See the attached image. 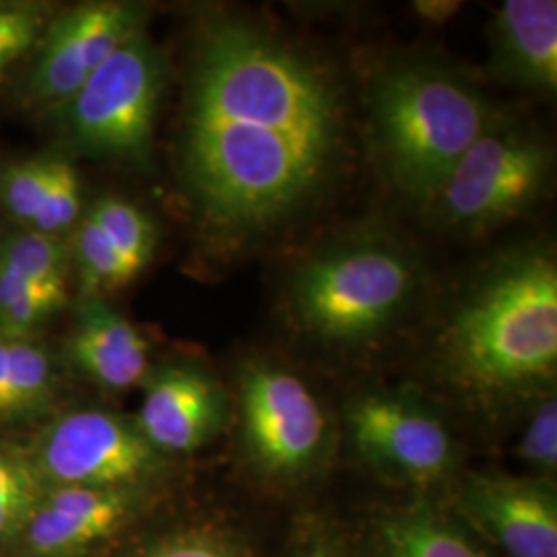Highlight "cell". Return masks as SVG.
I'll return each instance as SVG.
<instances>
[{"label":"cell","mask_w":557,"mask_h":557,"mask_svg":"<svg viewBox=\"0 0 557 557\" xmlns=\"http://www.w3.org/2000/svg\"><path fill=\"white\" fill-rule=\"evenodd\" d=\"M345 149L337 79L252 21L200 29L180 161L200 221L238 244L296 220L333 182Z\"/></svg>","instance_id":"6da1fadb"},{"label":"cell","mask_w":557,"mask_h":557,"mask_svg":"<svg viewBox=\"0 0 557 557\" xmlns=\"http://www.w3.org/2000/svg\"><path fill=\"white\" fill-rule=\"evenodd\" d=\"M438 354L448 374L479 397L547 384L557 368L556 257L522 248L490 264L444 319Z\"/></svg>","instance_id":"7a4b0ae2"},{"label":"cell","mask_w":557,"mask_h":557,"mask_svg":"<svg viewBox=\"0 0 557 557\" xmlns=\"http://www.w3.org/2000/svg\"><path fill=\"white\" fill-rule=\"evenodd\" d=\"M494 116L473 83L434 62H397L370 89V124L382 170L405 199L423 209H430Z\"/></svg>","instance_id":"3957f363"},{"label":"cell","mask_w":557,"mask_h":557,"mask_svg":"<svg viewBox=\"0 0 557 557\" xmlns=\"http://www.w3.org/2000/svg\"><path fill=\"white\" fill-rule=\"evenodd\" d=\"M421 269L407 246L358 234L320 248L289 283L299 329L329 345L356 347L388 333L418 296Z\"/></svg>","instance_id":"277c9868"},{"label":"cell","mask_w":557,"mask_h":557,"mask_svg":"<svg viewBox=\"0 0 557 557\" xmlns=\"http://www.w3.org/2000/svg\"><path fill=\"white\" fill-rule=\"evenodd\" d=\"M552 163L543 135L496 114L458 160L430 211L448 232L490 234L537 205L552 178Z\"/></svg>","instance_id":"5b68a950"},{"label":"cell","mask_w":557,"mask_h":557,"mask_svg":"<svg viewBox=\"0 0 557 557\" xmlns=\"http://www.w3.org/2000/svg\"><path fill=\"white\" fill-rule=\"evenodd\" d=\"M163 81V59L140 32L60 106L64 139L91 158L145 165L151 160Z\"/></svg>","instance_id":"8992f818"},{"label":"cell","mask_w":557,"mask_h":557,"mask_svg":"<svg viewBox=\"0 0 557 557\" xmlns=\"http://www.w3.org/2000/svg\"><path fill=\"white\" fill-rule=\"evenodd\" d=\"M27 450L46 487H143L163 469V455L135 419L103 409L62 413Z\"/></svg>","instance_id":"52a82bcc"},{"label":"cell","mask_w":557,"mask_h":557,"mask_svg":"<svg viewBox=\"0 0 557 557\" xmlns=\"http://www.w3.org/2000/svg\"><path fill=\"white\" fill-rule=\"evenodd\" d=\"M239 407L246 450L264 473L296 478L324 455L329 419L294 372L271 361H248L239 372Z\"/></svg>","instance_id":"ba28073f"},{"label":"cell","mask_w":557,"mask_h":557,"mask_svg":"<svg viewBox=\"0 0 557 557\" xmlns=\"http://www.w3.org/2000/svg\"><path fill=\"white\" fill-rule=\"evenodd\" d=\"M140 32L143 9L133 2H85L60 13L41 32L25 100L34 108L59 110Z\"/></svg>","instance_id":"9c48e42d"},{"label":"cell","mask_w":557,"mask_h":557,"mask_svg":"<svg viewBox=\"0 0 557 557\" xmlns=\"http://www.w3.org/2000/svg\"><path fill=\"white\" fill-rule=\"evenodd\" d=\"M347 423L359 455L397 478L428 483L455 460V440L444 421L405 395H363L349 407Z\"/></svg>","instance_id":"30bf717a"},{"label":"cell","mask_w":557,"mask_h":557,"mask_svg":"<svg viewBox=\"0 0 557 557\" xmlns=\"http://www.w3.org/2000/svg\"><path fill=\"white\" fill-rule=\"evenodd\" d=\"M143 487H46L9 557H85L124 529Z\"/></svg>","instance_id":"8fae6325"},{"label":"cell","mask_w":557,"mask_h":557,"mask_svg":"<svg viewBox=\"0 0 557 557\" xmlns=\"http://www.w3.org/2000/svg\"><path fill=\"white\" fill-rule=\"evenodd\" d=\"M135 423L161 455H188L215 438L227 421V395L195 363H163L143 382Z\"/></svg>","instance_id":"7c38bea8"},{"label":"cell","mask_w":557,"mask_h":557,"mask_svg":"<svg viewBox=\"0 0 557 557\" xmlns=\"http://www.w3.org/2000/svg\"><path fill=\"white\" fill-rule=\"evenodd\" d=\"M469 518L510 557H557V506L549 485L479 479L465 492Z\"/></svg>","instance_id":"4fadbf2b"},{"label":"cell","mask_w":557,"mask_h":557,"mask_svg":"<svg viewBox=\"0 0 557 557\" xmlns=\"http://www.w3.org/2000/svg\"><path fill=\"white\" fill-rule=\"evenodd\" d=\"M149 351L139 326L106 299H81L66 338V358L81 376L114 393L143 386L153 368Z\"/></svg>","instance_id":"5bb4252c"},{"label":"cell","mask_w":557,"mask_h":557,"mask_svg":"<svg viewBox=\"0 0 557 557\" xmlns=\"http://www.w3.org/2000/svg\"><path fill=\"white\" fill-rule=\"evenodd\" d=\"M490 38L498 77L535 94H556V0L504 2L494 13Z\"/></svg>","instance_id":"9a60e30c"},{"label":"cell","mask_w":557,"mask_h":557,"mask_svg":"<svg viewBox=\"0 0 557 557\" xmlns=\"http://www.w3.org/2000/svg\"><path fill=\"white\" fill-rule=\"evenodd\" d=\"M9 393L11 423L46 416L57 398L59 376L54 361L34 338L9 341Z\"/></svg>","instance_id":"2e32d148"},{"label":"cell","mask_w":557,"mask_h":557,"mask_svg":"<svg viewBox=\"0 0 557 557\" xmlns=\"http://www.w3.org/2000/svg\"><path fill=\"white\" fill-rule=\"evenodd\" d=\"M44 490L27 446L0 442V557L11 556Z\"/></svg>","instance_id":"e0dca14e"},{"label":"cell","mask_w":557,"mask_h":557,"mask_svg":"<svg viewBox=\"0 0 557 557\" xmlns=\"http://www.w3.org/2000/svg\"><path fill=\"white\" fill-rule=\"evenodd\" d=\"M0 252L38 289L52 298L69 301L66 278L73 260L64 239L17 227L0 234Z\"/></svg>","instance_id":"ac0fdd59"},{"label":"cell","mask_w":557,"mask_h":557,"mask_svg":"<svg viewBox=\"0 0 557 557\" xmlns=\"http://www.w3.org/2000/svg\"><path fill=\"white\" fill-rule=\"evenodd\" d=\"M87 215L96 221L101 232L114 244L120 259L137 278L156 257L158 230L151 218L137 205L120 197L98 199Z\"/></svg>","instance_id":"d6986e66"},{"label":"cell","mask_w":557,"mask_h":557,"mask_svg":"<svg viewBox=\"0 0 557 557\" xmlns=\"http://www.w3.org/2000/svg\"><path fill=\"white\" fill-rule=\"evenodd\" d=\"M69 248L71 260L79 271L83 298H101L103 294L122 289L135 281L114 244L89 215L75 225Z\"/></svg>","instance_id":"ffe728a7"},{"label":"cell","mask_w":557,"mask_h":557,"mask_svg":"<svg viewBox=\"0 0 557 557\" xmlns=\"http://www.w3.org/2000/svg\"><path fill=\"white\" fill-rule=\"evenodd\" d=\"M64 306L66 301L38 289L0 252V337L34 338L41 324Z\"/></svg>","instance_id":"44dd1931"},{"label":"cell","mask_w":557,"mask_h":557,"mask_svg":"<svg viewBox=\"0 0 557 557\" xmlns=\"http://www.w3.org/2000/svg\"><path fill=\"white\" fill-rule=\"evenodd\" d=\"M384 547L386 557H483L455 529L423 512L388 520Z\"/></svg>","instance_id":"7402d4cb"},{"label":"cell","mask_w":557,"mask_h":557,"mask_svg":"<svg viewBox=\"0 0 557 557\" xmlns=\"http://www.w3.org/2000/svg\"><path fill=\"white\" fill-rule=\"evenodd\" d=\"M52 165L54 158H32L0 170V205L21 227H29L36 220L52 178Z\"/></svg>","instance_id":"603a6c76"},{"label":"cell","mask_w":557,"mask_h":557,"mask_svg":"<svg viewBox=\"0 0 557 557\" xmlns=\"http://www.w3.org/2000/svg\"><path fill=\"white\" fill-rule=\"evenodd\" d=\"M81 207L79 172L71 161L54 158L46 197L41 200L36 220L32 221L27 230L60 238L64 232L79 223Z\"/></svg>","instance_id":"cb8c5ba5"},{"label":"cell","mask_w":557,"mask_h":557,"mask_svg":"<svg viewBox=\"0 0 557 557\" xmlns=\"http://www.w3.org/2000/svg\"><path fill=\"white\" fill-rule=\"evenodd\" d=\"M518 457L529 467L554 473L557 467V403L547 397L537 407L518 442Z\"/></svg>","instance_id":"d4e9b609"},{"label":"cell","mask_w":557,"mask_h":557,"mask_svg":"<svg viewBox=\"0 0 557 557\" xmlns=\"http://www.w3.org/2000/svg\"><path fill=\"white\" fill-rule=\"evenodd\" d=\"M135 557H238V554L218 537L188 531L163 537L135 554Z\"/></svg>","instance_id":"484cf974"},{"label":"cell","mask_w":557,"mask_h":557,"mask_svg":"<svg viewBox=\"0 0 557 557\" xmlns=\"http://www.w3.org/2000/svg\"><path fill=\"white\" fill-rule=\"evenodd\" d=\"M46 25V11L40 9L32 17L0 32V79L21 57H25L38 44Z\"/></svg>","instance_id":"4316f807"},{"label":"cell","mask_w":557,"mask_h":557,"mask_svg":"<svg viewBox=\"0 0 557 557\" xmlns=\"http://www.w3.org/2000/svg\"><path fill=\"white\" fill-rule=\"evenodd\" d=\"M0 423H11L9 393V341L0 337Z\"/></svg>","instance_id":"83f0119b"},{"label":"cell","mask_w":557,"mask_h":557,"mask_svg":"<svg viewBox=\"0 0 557 557\" xmlns=\"http://www.w3.org/2000/svg\"><path fill=\"white\" fill-rule=\"evenodd\" d=\"M40 9L38 4H27V2H0V32L32 17Z\"/></svg>","instance_id":"f1b7e54d"},{"label":"cell","mask_w":557,"mask_h":557,"mask_svg":"<svg viewBox=\"0 0 557 557\" xmlns=\"http://www.w3.org/2000/svg\"><path fill=\"white\" fill-rule=\"evenodd\" d=\"M314 557H322V556H314Z\"/></svg>","instance_id":"f546056e"}]
</instances>
